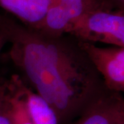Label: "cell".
Masks as SVG:
<instances>
[{
    "mask_svg": "<svg viewBox=\"0 0 124 124\" xmlns=\"http://www.w3.org/2000/svg\"><path fill=\"white\" fill-rule=\"evenodd\" d=\"M0 31L10 46L8 56L23 81L55 111L59 124L79 116L106 87L79 41L54 37L0 12Z\"/></svg>",
    "mask_w": 124,
    "mask_h": 124,
    "instance_id": "1",
    "label": "cell"
},
{
    "mask_svg": "<svg viewBox=\"0 0 124 124\" xmlns=\"http://www.w3.org/2000/svg\"><path fill=\"white\" fill-rule=\"evenodd\" d=\"M68 35L79 41L124 47V10L108 8L103 1L72 23Z\"/></svg>",
    "mask_w": 124,
    "mask_h": 124,
    "instance_id": "2",
    "label": "cell"
},
{
    "mask_svg": "<svg viewBox=\"0 0 124 124\" xmlns=\"http://www.w3.org/2000/svg\"><path fill=\"white\" fill-rule=\"evenodd\" d=\"M78 41L81 48L101 77L106 88L124 93V47H99L92 43Z\"/></svg>",
    "mask_w": 124,
    "mask_h": 124,
    "instance_id": "3",
    "label": "cell"
},
{
    "mask_svg": "<svg viewBox=\"0 0 124 124\" xmlns=\"http://www.w3.org/2000/svg\"><path fill=\"white\" fill-rule=\"evenodd\" d=\"M73 124H124L121 93L103 89L87 105Z\"/></svg>",
    "mask_w": 124,
    "mask_h": 124,
    "instance_id": "4",
    "label": "cell"
},
{
    "mask_svg": "<svg viewBox=\"0 0 124 124\" xmlns=\"http://www.w3.org/2000/svg\"><path fill=\"white\" fill-rule=\"evenodd\" d=\"M10 79L19 89L25 102L28 113L33 124H59L57 115L48 101L28 85L20 75Z\"/></svg>",
    "mask_w": 124,
    "mask_h": 124,
    "instance_id": "5",
    "label": "cell"
},
{
    "mask_svg": "<svg viewBox=\"0 0 124 124\" xmlns=\"http://www.w3.org/2000/svg\"><path fill=\"white\" fill-rule=\"evenodd\" d=\"M53 0H0V8L23 24L37 29Z\"/></svg>",
    "mask_w": 124,
    "mask_h": 124,
    "instance_id": "6",
    "label": "cell"
},
{
    "mask_svg": "<svg viewBox=\"0 0 124 124\" xmlns=\"http://www.w3.org/2000/svg\"><path fill=\"white\" fill-rule=\"evenodd\" d=\"M72 20L66 9L53 0L37 30L54 37L68 35Z\"/></svg>",
    "mask_w": 124,
    "mask_h": 124,
    "instance_id": "7",
    "label": "cell"
},
{
    "mask_svg": "<svg viewBox=\"0 0 124 124\" xmlns=\"http://www.w3.org/2000/svg\"><path fill=\"white\" fill-rule=\"evenodd\" d=\"M8 81L9 92L5 102L4 111L10 124H33L20 91L11 79Z\"/></svg>",
    "mask_w": 124,
    "mask_h": 124,
    "instance_id": "8",
    "label": "cell"
},
{
    "mask_svg": "<svg viewBox=\"0 0 124 124\" xmlns=\"http://www.w3.org/2000/svg\"><path fill=\"white\" fill-rule=\"evenodd\" d=\"M66 9L72 24L81 15L103 4V0H54ZM72 26V25H71Z\"/></svg>",
    "mask_w": 124,
    "mask_h": 124,
    "instance_id": "9",
    "label": "cell"
},
{
    "mask_svg": "<svg viewBox=\"0 0 124 124\" xmlns=\"http://www.w3.org/2000/svg\"><path fill=\"white\" fill-rule=\"evenodd\" d=\"M9 92V81L0 79V112L3 110Z\"/></svg>",
    "mask_w": 124,
    "mask_h": 124,
    "instance_id": "10",
    "label": "cell"
},
{
    "mask_svg": "<svg viewBox=\"0 0 124 124\" xmlns=\"http://www.w3.org/2000/svg\"><path fill=\"white\" fill-rule=\"evenodd\" d=\"M107 8L124 10V0H103Z\"/></svg>",
    "mask_w": 124,
    "mask_h": 124,
    "instance_id": "11",
    "label": "cell"
},
{
    "mask_svg": "<svg viewBox=\"0 0 124 124\" xmlns=\"http://www.w3.org/2000/svg\"><path fill=\"white\" fill-rule=\"evenodd\" d=\"M0 124H10L8 116L4 111V107L3 110L0 112Z\"/></svg>",
    "mask_w": 124,
    "mask_h": 124,
    "instance_id": "12",
    "label": "cell"
},
{
    "mask_svg": "<svg viewBox=\"0 0 124 124\" xmlns=\"http://www.w3.org/2000/svg\"><path fill=\"white\" fill-rule=\"evenodd\" d=\"M6 44H8V41H7L4 33L1 31H0V53Z\"/></svg>",
    "mask_w": 124,
    "mask_h": 124,
    "instance_id": "13",
    "label": "cell"
}]
</instances>
